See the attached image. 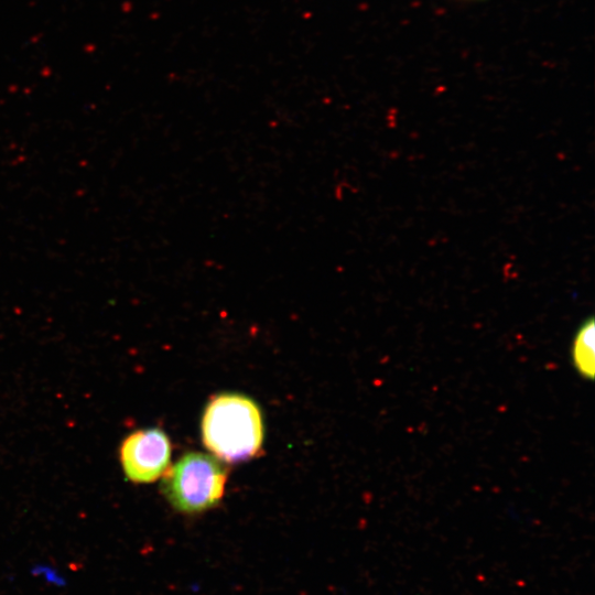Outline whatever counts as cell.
<instances>
[{
    "label": "cell",
    "mask_w": 595,
    "mask_h": 595,
    "mask_svg": "<svg viewBox=\"0 0 595 595\" xmlns=\"http://www.w3.org/2000/svg\"><path fill=\"white\" fill-rule=\"evenodd\" d=\"M205 446L226 462H239L256 455L263 439L258 405L249 398L225 393L214 398L202 420Z\"/></svg>",
    "instance_id": "6da1fadb"
},
{
    "label": "cell",
    "mask_w": 595,
    "mask_h": 595,
    "mask_svg": "<svg viewBox=\"0 0 595 595\" xmlns=\"http://www.w3.org/2000/svg\"><path fill=\"white\" fill-rule=\"evenodd\" d=\"M226 470L212 456L190 452L169 470L163 491L172 507L195 515L216 506L224 494Z\"/></svg>",
    "instance_id": "7a4b0ae2"
},
{
    "label": "cell",
    "mask_w": 595,
    "mask_h": 595,
    "mask_svg": "<svg viewBox=\"0 0 595 595\" xmlns=\"http://www.w3.org/2000/svg\"><path fill=\"white\" fill-rule=\"evenodd\" d=\"M119 457L122 470L130 482L152 483L169 466L171 443L160 429L138 430L123 440Z\"/></svg>",
    "instance_id": "3957f363"
},
{
    "label": "cell",
    "mask_w": 595,
    "mask_h": 595,
    "mask_svg": "<svg viewBox=\"0 0 595 595\" xmlns=\"http://www.w3.org/2000/svg\"><path fill=\"white\" fill-rule=\"evenodd\" d=\"M571 355L577 372L583 378L593 379L595 361V325L593 318L585 321L577 329Z\"/></svg>",
    "instance_id": "277c9868"
}]
</instances>
